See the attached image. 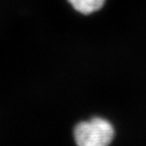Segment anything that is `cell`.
<instances>
[{"instance_id":"cell-2","label":"cell","mask_w":146,"mask_h":146,"mask_svg":"<svg viewBox=\"0 0 146 146\" xmlns=\"http://www.w3.org/2000/svg\"><path fill=\"white\" fill-rule=\"evenodd\" d=\"M73 8L80 13L90 14L103 7L105 0H68Z\"/></svg>"},{"instance_id":"cell-1","label":"cell","mask_w":146,"mask_h":146,"mask_svg":"<svg viewBox=\"0 0 146 146\" xmlns=\"http://www.w3.org/2000/svg\"><path fill=\"white\" fill-rule=\"evenodd\" d=\"M76 146H110L116 136L113 123L101 115L81 120L73 128Z\"/></svg>"}]
</instances>
